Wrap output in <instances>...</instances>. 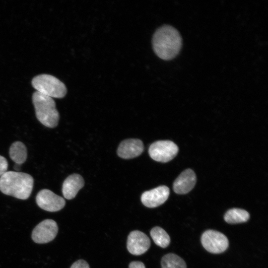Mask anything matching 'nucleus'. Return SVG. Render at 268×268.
I'll return each instance as SVG.
<instances>
[{"label": "nucleus", "instance_id": "39448f33", "mask_svg": "<svg viewBox=\"0 0 268 268\" xmlns=\"http://www.w3.org/2000/svg\"><path fill=\"white\" fill-rule=\"evenodd\" d=\"M178 146L170 140H158L152 143L148 149L150 157L161 162L172 160L177 154Z\"/></svg>", "mask_w": 268, "mask_h": 268}, {"label": "nucleus", "instance_id": "6e6552de", "mask_svg": "<svg viewBox=\"0 0 268 268\" xmlns=\"http://www.w3.org/2000/svg\"><path fill=\"white\" fill-rule=\"evenodd\" d=\"M36 201L41 208L50 212L59 211L66 204L63 198L48 189H43L39 191L36 197Z\"/></svg>", "mask_w": 268, "mask_h": 268}, {"label": "nucleus", "instance_id": "0eeeda50", "mask_svg": "<svg viewBox=\"0 0 268 268\" xmlns=\"http://www.w3.org/2000/svg\"><path fill=\"white\" fill-rule=\"evenodd\" d=\"M58 232V226L55 221L45 219L40 222L33 229L31 237L38 244H45L53 240Z\"/></svg>", "mask_w": 268, "mask_h": 268}, {"label": "nucleus", "instance_id": "f03ea898", "mask_svg": "<svg viewBox=\"0 0 268 268\" xmlns=\"http://www.w3.org/2000/svg\"><path fill=\"white\" fill-rule=\"evenodd\" d=\"M33 185V177L25 173L6 171L0 177V191L20 200H26L30 197Z\"/></svg>", "mask_w": 268, "mask_h": 268}, {"label": "nucleus", "instance_id": "aec40b11", "mask_svg": "<svg viewBox=\"0 0 268 268\" xmlns=\"http://www.w3.org/2000/svg\"><path fill=\"white\" fill-rule=\"evenodd\" d=\"M129 268H145V267L141 262L133 261L129 264Z\"/></svg>", "mask_w": 268, "mask_h": 268}, {"label": "nucleus", "instance_id": "4468645a", "mask_svg": "<svg viewBox=\"0 0 268 268\" xmlns=\"http://www.w3.org/2000/svg\"><path fill=\"white\" fill-rule=\"evenodd\" d=\"M9 154L10 158L15 164L21 165L26 160L27 149L22 142L15 141L10 146Z\"/></svg>", "mask_w": 268, "mask_h": 268}, {"label": "nucleus", "instance_id": "1a4fd4ad", "mask_svg": "<svg viewBox=\"0 0 268 268\" xmlns=\"http://www.w3.org/2000/svg\"><path fill=\"white\" fill-rule=\"evenodd\" d=\"M150 246V240L143 232L133 231L128 235L127 247L128 251L134 255H140L145 253Z\"/></svg>", "mask_w": 268, "mask_h": 268}, {"label": "nucleus", "instance_id": "a211bd4d", "mask_svg": "<svg viewBox=\"0 0 268 268\" xmlns=\"http://www.w3.org/2000/svg\"><path fill=\"white\" fill-rule=\"evenodd\" d=\"M7 167V160L3 156L0 155V177L6 172Z\"/></svg>", "mask_w": 268, "mask_h": 268}, {"label": "nucleus", "instance_id": "f3484780", "mask_svg": "<svg viewBox=\"0 0 268 268\" xmlns=\"http://www.w3.org/2000/svg\"><path fill=\"white\" fill-rule=\"evenodd\" d=\"M161 265L162 268H187L184 260L173 253L164 255L161 259Z\"/></svg>", "mask_w": 268, "mask_h": 268}, {"label": "nucleus", "instance_id": "7ed1b4c3", "mask_svg": "<svg viewBox=\"0 0 268 268\" xmlns=\"http://www.w3.org/2000/svg\"><path fill=\"white\" fill-rule=\"evenodd\" d=\"M32 101L38 120L47 127H56L60 116L54 99L36 91L33 94Z\"/></svg>", "mask_w": 268, "mask_h": 268}, {"label": "nucleus", "instance_id": "412c9836", "mask_svg": "<svg viewBox=\"0 0 268 268\" xmlns=\"http://www.w3.org/2000/svg\"><path fill=\"white\" fill-rule=\"evenodd\" d=\"M14 168L15 170L16 171H19L20 169V165L19 164H15L14 166Z\"/></svg>", "mask_w": 268, "mask_h": 268}, {"label": "nucleus", "instance_id": "423d86ee", "mask_svg": "<svg viewBox=\"0 0 268 268\" xmlns=\"http://www.w3.org/2000/svg\"><path fill=\"white\" fill-rule=\"evenodd\" d=\"M201 242L206 251L213 254L223 253L229 245L228 240L225 235L213 230H208L203 232Z\"/></svg>", "mask_w": 268, "mask_h": 268}, {"label": "nucleus", "instance_id": "6ab92c4d", "mask_svg": "<svg viewBox=\"0 0 268 268\" xmlns=\"http://www.w3.org/2000/svg\"><path fill=\"white\" fill-rule=\"evenodd\" d=\"M70 268H90L88 263L84 260H79L75 262Z\"/></svg>", "mask_w": 268, "mask_h": 268}, {"label": "nucleus", "instance_id": "9d476101", "mask_svg": "<svg viewBox=\"0 0 268 268\" xmlns=\"http://www.w3.org/2000/svg\"><path fill=\"white\" fill-rule=\"evenodd\" d=\"M169 194L170 190L167 186H160L144 192L141 196V201L147 207H156L166 201Z\"/></svg>", "mask_w": 268, "mask_h": 268}, {"label": "nucleus", "instance_id": "ddd939ff", "mask_svg": "<svg viewBox=\"0 0 268 268\" xmlns=\"http://www.w3.org/2000/svg\"><path fill=\"white\" fill-rule=\"evenodd\" d=\"M83 178L79 174H73L68 176L64 181L62 187V193L67 200L73 199L84 186Z\"/></svg>", "mask_w": 268, "mask_h": 268}, {"label": "nucleus", "instance_id": "2eb2a0df", "mask_svg": "<svg viewBox=\"0 0 268 268\" xmlns=\"http://www.w3.org/2000/svg\"><path fill=\"white\" fill-rule=\"evenodd\" d=\"M250 214L246 210L237 208L229 209L225 214L224 219L228 223L237 224L247 221Z\"/></svg>", "mask_w": 268, "mask_h": 268}, {"label": "nucleus", "instance_id": "f8f14e48", "mask_svg": "<svg viewBox=\"0 0 268 268\" xmlns=\"http://www.w3.org/2000/svg\"><path fill=\"white\" fill-rule=\"evenodd\" d=\"M196 176L191 169L182 172L173 184V190L178 194H186L190 192L195 186Z\"/></svg>", "mask_w": 268, "mask_h": 268}, {"label": "nucleus", "instance_id": "f257e3e1", "mask_svg": "<svg viewBox=\"0 0 268 268\" xmlns=\"http://www.w3.org/2000/svg\"><path fill=\"white\" fill-rule=\"evenodd\" d=\"M152 42L156 55L164 60L175 58L182 47V38L179 32L169 25H164L156 30Z\"/></svg>", "mask_w": 268, "mask_h": 268}, {"label": "nucleus", "instance_id": "9b49d317", "mask_svg": "<svg viewBox=\"0 0 268 268\" xmlns=\"http://www.w3.org/2000/svg\"><path fill=\"white\" fill-rule=\"evenodd\" d=\"M144 149L141 140L138 139H128L123 140L119 145L117 153L124 159H130L141 154Z\"/></svg>", "mask_w": 268, "mask_h": 268}, {"label": "nucleus", "instance_id": "dca6fc26", "mask_svg": "<svg viewBox=\"0 0 268 268\" xmlns=\"http://www.w3.org/2000/svg\"><path fill=\"white\" fill-rule=\"evenodd\" d=\"M150 234L153 241L157 246L165 248L169 245L170 236L163 228L158 226L154 227L151 229Z\"/></svg>", "mask_w": 268, "mask_h": 268}, {"label": "nucleus", "instance_id": "20e7f679", "mask_svg": "<svg viewBox=\"0 0 268 268\" xmlns=\"http://www.w3.org/2000/svg\"><path fill=\"white\" fill-rule=\"evenodd\" d=\"M32 85L37 92L51 98H61L67 93L64 83L50 74H42L35 76L32 80Z\"/></svg>", "mask_w": 268, "mask_h": 268}]
</instances>
